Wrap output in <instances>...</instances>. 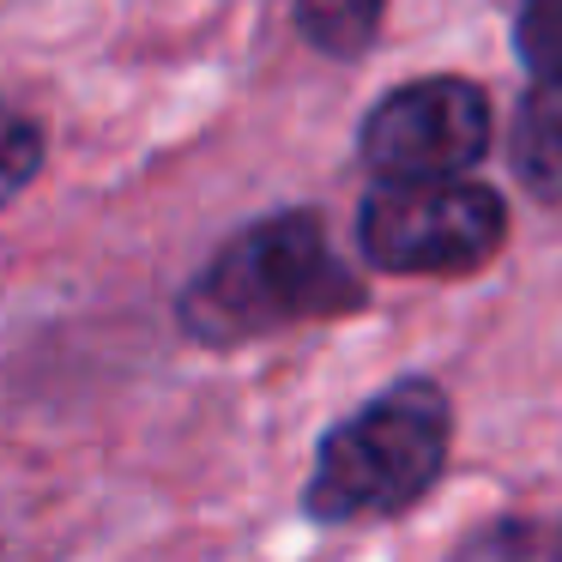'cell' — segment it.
I'll return each instance as SVG.
<instances>
[{
    "label": "cell",
    "instance_id": "obj_8",
    "mask_svg": "<svg viewBox=\"0 0 562 562\" xmlns=\"http://www.w3.org/2000/svg\"><path fill=\"white\" fill-rule=\"evenodd\" d=\"M441 562H544V520H532L520 508L484 514L453 538Z\"/></svg>",
    "mask_w": 562,
    "mask_h": 562
},
{
    "label": "cell",
    "instance_id": "obj_2",
    "mask_svg": "<svg viewBox=\"0 0 562 562\" xmlns=\"http://www.w3.org/2000/svg\"><path fill=\"white\" fill-rule=\"evenodd\" d=\"M453 441H460V405L448 381L429 369H405L315 436L296 514L321 532L405 520L441 490Z\"/></svg>",
    "mask_w": 562,
    "mask_h": 562
},
{
    "label": "cell",
    "instance_id": "obj_9",
    "mask_svg": "<svg viewBox=\"0 0 562 562\" xmlns=\"http://www.w3.org/2000/svg\"><path fill=\"white\" fill-rule=\"evenodd\" d=\"M508 49L526 67V79L562 74V0H514Z\"/></svg>",
    "mask_w": 562,
    "mask_h": 562
},
{
    "label": "cell",
    "instance_id": "obj_1",
    "mask_svg": "<svg viewBox=\"0 0 562 562\" xmlns=\"http://www.w3.org/2000/svg\"><path fill=\"white\" fill-rule=\"evenodd\" d=\"M369 308H375V284L339 248L315 200L255 212L224 231L170 296L176 339L206 357L248 351L296 327L357 321Z\"/></svg>",
    "mask_w": 562,
    "mask_h": 562
},
{
    "label": "cell",
    "instance_id": "obj_6",
    "mask_svg": "<svg viewBox=\"0 0 562 562\" xmlns=\"http://www.w3.org/2000/svg\"><path fill=\"white\" fill-rule=\"evenodd\" d=\"M393 0H291V37L333 67H357L387 37Z\"/></svg>",
    "mask_w": 562,
    "mask_h": 562
},
{
    "label": "cell",
    "instance_id": "obj_7",
    "mask_svg": "<svg viewBox=\"0 0 562 562\" xmlns=\"http://www.w3.org/2000/svg\"><path fill=\"white\" fill-rule=\"evenodd\" d=\"M49 151H55L49 122H43L37 110H25V103L0 98V212H13L19 200L43 182Z\"/></svg>",
    "mask_w": 562,
    "mask_h": 562
},
{
    "label": "cell",
    "instance_id": "obj_3",
    "mask_svg": "<svg viewBox=\"0 0 562 562\" xmlns=\"http://www.w3.org/2000/svg\"><path fill=\"white\" fill-rule=\"evenodd\" d=\"M514 243V206L490 176L369 182L351 212V255L369 279H484Z\"/></svg>",
    "mask_w": 562,
    "mask_h": 562
},
{
    "label": "cell",
    "instance_id": "obj_4",
    "mask_svg": "<svg viewBox=\"0 0 562 562\" xmlns=\"http://www.w3.org/2000/svg\"><path fill=\"white\" fill-rule=\"evenodd\" d=\"M496 151V98L472 74H417L363 110L351 158L369 182L472 176Z\"/></svg>",
    "mask_w": 562,
    "mask_h": 562
},
{
    "label": "cell",
    "instance_id": "obj_5",
    "mask_svg": "<svg viewBox=\"0 0 562 562\" xmlns=\"http://www.w3.org/2000/svg\"><path fill=\"white\" fill-rule=\"evenodd\" d=\"M508 176L538 212H562V74L526 79L508 115Z\"/></svg>",
    "mask_w": 562,
    "mask_h": 562
},
{
    "label": "cell",
    "instance_id": "obj_10",
    "mask_svg": "<svg viewBox=\"0 0 562 562\" xmlns=\"http://www.w3.org/2000/svg\"><path fill=\"white\" fill-rule=\"evenodd\" d=\"M544 562H562V520L544 526Z\"/></svg>",
    "mask_w": 562,
    "mask_h": 562
}]
</instances>
